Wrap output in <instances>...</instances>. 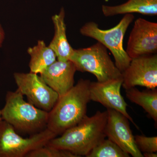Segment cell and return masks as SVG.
Returning a JSON list of instances; mask_svg holds the SVG:
<instances>
[{"label":"cell","instance_id":"obj_1","mask_svg":"<svg viewBox=\"0 0 157 157\" xmlns=\"http://www.w3.org/2000/svg\"><path fill=\"white\" fill-rule=\"evenodd\" d=\"M107 110L87 115L76 125L66 130L60 137L51 139L47 145L68 151L78 157L86 156L106 138Z\"/></svg>","mask_w":157,"mask_h":157},{"label":"cell","instance_id":"obj_2","mask_svg":"<svg viewBox=\"0 0 157 157\" xmlns=\"http://www.w3.org/2000/svg\"><path fill=\"white\" fill-rule=\"evenodd\" d=\"M90 81L80 78L72 88L59 97L48 112L47 128L57 137L76 125L86 115L87 104L90 101Z\"/></svg>","mask_w":157,"mask_h":157},{"label":"cell","instance_id":"obj_3","mask_svg":"<svg viewBox=\"0 0 157 157\" xmlns=\"http://www.w3.org/2000/svg\"><path fill=\"white\" fill-rule=\"evenodd\" d=\"M23 96L17 90L8 91L1 115L16 132L32 135L47 128L48 112L26 102Z\"/></svg>","mask_w":157,"mask_h":157},{"label":"cell","instance_id":"obj_4","mask_svg":"<svg viewBox=\"0 0 157 157\" xmlns=\"http://www.w3.org/2000/svg\"><path fill=\"white\" fill-rule=\"evenodd\" d=\"M134 19L133 14H124L115 27L107 30L100 29L94 21H90L82 27L80 33L84 36L95 39L108 48L114 57L116 66L122 73L132 59L124 49L123 40L129 25Z\"/></svg>","mask_w":157,"mask_h":157},{"label":"cell","instance_id":"obj_5","mask_svg":"<svg viewBox=\"0 0 157 157\" xmlns=\"http://www.w3.org/2000/svg\"><path fill=\"white\" fill-rule=\"evenodd\" d=\"M70 60L75 65L77 71L92 73L98 82L122 77L107 48L99 42L87 48L74 49Z\"/></svg>","mask_w":157,"mask_h":157},{"label":"cell","instance_id":"obj_6","mask_svg":"<svg viewBox=\"0 0 157 157\" xmlns=\"http://www.w3.org/2000/svg\"><path fill=\"white\" fill-rule=\"evenodd\" d=\"M56 135L47 128L24 138L10 124L0 121V157H23L30 152L45 146Z\"/></svg>","mask_w":157,"mask_h":157},{"label":"cell","instance_id":"obj_7","mask_svg":"<svg viewBox=\"0 0 157 157\" xmlns=\"http://www.w3.org/2000/svg\"><path fill=\"white\" fill-rule=\"evenodd\" d=\"M17 90L27 98L29 103L49 112L58 100V94L46 84L38 74L15 73Z\"/></svg>","mask_w":157,"mask_h":157},{"label":"cell","instance_id":"obj_8","mask_svg":"<svg viewBox=\"0 0 157 157\" xmlns=\"http://www.w3.org/2000/svg\"><path fill=\"white\" fill-rule=\"evenodd\" d=\"M122 86L125 90L136 86L149 89L157 87V55H144L132 59L122 73Z\"/></svg>","mask_w":157,"mask_h":157},{"label":"cell","instance_id":"obj_9","mask_svg":"<svg viewBox=\"0 0 157 157\" xmlns=\"http://www.w3.org/2000/svg\"><path fill=\"white\" fill-rule=\"evenodd\" d=\"M125 51L132 59L157 54V23L142 18L136 19Z\"/></svg>","mask_w":157,"mask_h":157},{"label":"cell","instance_id":"obj_10","mask_svg":"<svg viewBox=\"0 0 157 157\" xmlns=\"http://www.w3.org/2000/svg\"><path fill=\"white\" fill-rule=\"evenodd\" d=\"M122 77L104 82H90L89 86L90 101L98 102L107 109H115L121 113L131 121L137 129L133 119L127 111L128 106L121 94Z\"/></svg>","mask_w":157,"mask_h":157},{"label":"cell","instance_id":"obj_11","mask_svg":"<svg viewBox=\"0 0 157 157\" xmlns=\"http://www.w3.org/2000/svg\"><path fill=\"white\" fill-rule=\"evenodd\" d=\"M107 120L105 128L106 137L124 151L133 157H143L135 144L129 120L115 109H107Z\"/></svg>","mask_w":157,"mask_h":157},{"label":"cell","instance_id":"obj_12","mask_svg":"<svg viewBox=\"0 0 157 157\" xmlns=\"http://www.w3.org/2000/svg\"><path fill=\"white\" fill-rule=\"evenodd\" d=\"M76 67L71 61L56 60L40 74L49 87L58 94L63 95L74 86Z\"/></svg>","mask_w":157,"mask_h":157},{"label":"cell","instance_id":"obj_13","mask_svg":"<svg viewBox=\"0 0 157 157\" xmlns=\"http://www.w3.org/2000/svg\"><path fill=\"white\" fill-rule=\"evenodd\" d=\"M65 17L63 8L61 9L58 14L52 16V19L55 33L53 39L48 45L55 52L57 60L62 61L69 60L74 51L67 38Z\"/></svg>","mask_w":157,"mask_h":157},{"label":"cell","instance_id":"obj_14","mask_svg":"<svg viewBox=\"0 0 157 157\" xmlns=\"http://www.w3.org/2000/svg\"><path fill=\"white\" fill-rule=\"evenodd\" d=\"M102 11L106 17L133 13L155 16L157 15V0H128L117 6L102 5Z\"/></svg>","mask_w":157,"mask_h":157},{"label":"cell","instance_id":"obj_15","mask_svg":"<svg viewBox=\"0 0 157 157\" xmlns=\"http://www.w3.org/2000/svg\"><path fill=\"white\" fill-rule=\"evenodd\" d=\"M30 56L29 67L31 73L41 74L57 60L55 52L43 40H39L37 45L28 49Z\"/></svg>","mask_w":157,"mask_h":157},{"label":"cell","instance_id":"obj_16","mask_svg":"<svg viewBox=\"0 0 157 157\" xmlns=\"http://www.w3.org/2000/svg\"><path fill=\"white\" fill-rule=\"evenodd\" d=\"M127 98L132 103L142 107L149 117L157 124V89L156 88L140 91L136 88L126 90Z\"/></svg>","mask_w":157,"mask_h":157},{"label":"cell","instance_id":"obj_17","mask_svg":"<svg viewBox=\"0 0 157 157\" xmlns=\"http://www.w3.org/2000/svg\"><path fill=\"white\" fill-rule=\"evenodd\" d=\"M130 155L124 151L116 144L109 139L102 140L86 157H129Z\"/></svg>","mask_w":157,"mask_h":157},{"label":"cell","instance_id":"obj_18","mask_svg":"<svg viewBox=\"0 0 157 157\" xmlns=\"http://www.w3.org/2000/svg\"><path fill=\"white\" fill-rule=\"evenodd\" d=\"M26 157H78L70 152L46 145L34 150Z\"/></svg>","mask_w":157,"mask_h":157},{"label":"cell","instance_id":"obj_19","mask_svg":"<svg viewBox=\"0 0 157 157\" xmlns=\"http://www.w3.org/2000/svg\"><path fill=\"white\" fill-rule=\"evenodd\" d=\"M136 146L141 153L157 152V137H146L144 135L134 136Z\"/></svg>","mask_w":157,"mask_h":157},{"label":"cell","instance_id":"obj_20","mask_svg":"<svg viewBox=\"0 0 157 157\" xmlns=\"http://www.w3.org/2000/svg\"><path fill=\"white\" fill-rule=\"evenodd\" d=\"M5 36H6V35H5V31L2 25L0 23V48L2 46L4 40H5Z\"/></svg>","mask_w":157,"mask_h":157},{"label":"cell","instance_id":"obj_21","mask_svg":"<svg viewBox=\"0 0 157 157\" xmlns=\"http://www.w3.org/2000/svg\"><path fill=\"white\" fill-rule=\"evenodd\" d=\"M143 157H157V152H145L143 153Z\"/></svg>","mask_w":157,"mask_h":157},{"label":"cell","instance_id":"obj_22","mask_svg":"<svg viewBox=\"0 0 157 157\" xmlns=\"http://www.w3.org/2000/svg\"><path fill=\"white\" fill-rule=\"evenodd\" d=\"M2 120V115H1V109H0V121Z\"/></svg>","mask_w":157,"mask_h":157}]
</instances>
